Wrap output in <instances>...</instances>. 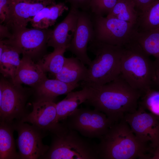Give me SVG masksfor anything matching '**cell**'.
Here are the masks:
<instances>
[{
  "mask_svg": "<svg viewBox=\"0 0 159 159\" xmlns=\"http://www.w3.org/2000/svg\"><path fill=\"white\" fill-rule=\"evenodd\" d=\"M88 87L89 96L84 103L105 114L113 123L136 111L143 94L131 87L120 74L103 85Z\"/></svg>",
  "mask_w": 159,
  "mask_h": 159,
  "instance_id": "obj_1",
  "label": "cell"
},
{
  "mask_svg": "<svg viewBox=\"0 0 159 159\" xmlns=\"http://www.w3.org/2000/svg\"><path fill=\"white\" fill-rule=\"evenodd\" d=\"M100 159H151L153 150L140 142L124 118L112 124L99 139Z\"/></svg>",
  "mask_w": 159,
  "mask_h": 159,
  "instance_id": "obj_2",
  "label": "cell"
},
{
  "mask_svg": "<svg viewBox=\"0 0 159 159\" xmlns=\"http://www.w3.org/2000/svg\"><path fill=\"white\" fill-rule=\"evenodd\" d=\"M87 50L95 56L87 68L82 87H94L113 80L121 73L122 47L92 40Z\"/></svg>",
  "mask_w": 159,
  "mask_h": 159,
  "instance_id": "obj_3",
  "label": "cell"
},
{
  "mask_svg": "<svg viewBox=\"0 0 159 159\" xmlns=\"http://www.w3.org/2000/svg\"><path fill=\"white\" fill-rule=\"evenodd\" d=\"M122 48L120 74L131 87L143 94L152 87L154 62L135 38Z\"/></svg>",
  "mask_w": 159,
  "mask_h": 159,
  "instance_id": "obj_4",
  "label": "cell"
},
{
  "mask_svg": "<svg viewBox=\"0 0 159 159\" xmlns=\"http://www.w3.org/2000/svg\"><path fill=\"white\" fill-rule=\"evenodd\" d=\"M66 126L61 132L52 135L49 148L41 159H100L97 144Z\"/></svg>",
  "mask_w": 159,
  "mask_h": 159,
  "instance_id": "obj_5",
  "label": "cell"
},
{
  "mask_svg": "<svg viewBox=\"0 0 159 159\" xmlns=\"http://www.w3.org/2000/svg\"><path fill=\"white\" fill-rule=\"evenodd\" d=\"M90 14L93 29L92 40L122 47L135 39L137 32L135 25L115 18Z\"/></svg>",
  "mask_w": 159,
  "mask_h": 159,
  "instance_id": "obj_6",
  "label": "cell"
},
{
  "mask_svg": "<svg viewBox=\"0 0 159 159\" xmlns=\"http://www.w3.org/2000/svg\"><path fill=\"white\" fill-rule=\"evenodd\" d=\"M32 91L4 77L0 81V121L13 123L27 114L25 105Z\"/></svg>",
  "mask_w": 159,
  "mask_h": 159,
  "instance_id": "obj_7",
  "label": "cell"
},
{
  "mask_svg": "<svg viewBox=\"0 0 159 159\" xmlns=\"http://www.w3.org/2000/svg\"><path fill=\"white\" fill-rule=\"evenodd\" d=\"M62 122L82 136L99 139L114 123L104 113L86 108H77Z\"/></svg>",
  "mask_w": 159,
  "mask_h": 159,
  "instance_id": "obj_8",
  "label": "cell"
},
{
  "mask_svg": "<svg viewBox=\"0 0 159 159\" xmlns=\"http://www.w3.org/2000/svg\"><path fill=\"white\" fill-rule=\"evenodd\" d=\"M124 119L138 139L153 150L152 159H159V119L139 105L136 111L126 114Z\"/></svg>",
  "mask_w": 159,
  "mask_h": 159,
  "instance_id": "obj_9",
  "label": "cell"
},
{
  "mask_svg": "<svg viewBox=\"0 0 159 159\" xmlns=\"http://www.w3.org/2000/svg\"><path fill=\"white\" fill-rule=\"evenodd\" d=\"M52 30L26 27L12 32L9 39H3L18 49L22 56L33 60L44 55Z\"/></svg>",
  "mask_w": 159,
  "mask_h": 159,
  "instance_id": "obj_10",
  "label": "cell"
},
{
  "mask_svg": "<svg viewBox=\"0 0 159 159\" xmlns=\"http://www.w3.org/2000/svg\"><path fill=\"white\" fill-rule=\"evenodd\" d=\"M13 125L18 134L16 143L20 159H41L49 148L42 142L44 135L33 125L20 121Z\"/></svg>",
  "mask_w": 159,
  "mask_h": 159,
  "instance_id": "obj_11",
  "label": "cell"
},
{
  "mask_svg": "<svg viewBox=\"0 0 159 159\" xmlns=\"http://www.w3.org/2000/svg\"><path fill=\"white\" fill-rule=\"evenodd\" d=\"M33 110L20 121L29 122L40 131L45 136L48 133L53 135L63 128V122H57L56 104L54 101L37 100L33 102Z\"/></svg>",
  "mask_w": 159,
  "mask_h": 159,
  "instance_id": "obj_12",
  "label": "cell"
},
{
  "mask_svg": "<svg viewBox=\"0 0 159 159\" xmlns=\"http://www.w3.org/2000/svg\"><path fill=\"white\" fill-rule=\"evenodd\" d=\"M56 3L55 0H11L4 24L11 32L26 28L33 17L44 7Z\"/></svg>",
  "mask_w": 159,
  "mask_h": 159,
  "instance_id": "obj_13",
  "label": "cell"
},
{
  "mask_svg": "<svg viewBox=\"0 0 159 159\" xmlns=\"http://www.w3.org/2000/svg\"><path fill=\"white\" fill-rule=\"evenodd\" d=\"M93 36V27L90 13L80 10L76 29L67 50L74 54L84 64L89 65L91 61L87 53V45Z\"/></svg>",
  "mask_w": 159,
  "mask_h": 159,
  "instance_id": "obj_14",
  "label": "cell"
},
{
  "mask_svg": "<svg viewBox=\"0 0 159 159\" xmlns=\"http://www.w3.org/2000/svg\"><path fill=\"white\" fill-rule=\"evenodd\" d=\"M80 10L70 7L65 18L52 30L47 46L54 49L67 48L75 33Z\"/></svg>",
  "mask_w": 159,
  "mask_h": 159,
  "instance_id": "obj_15",
  "label": "cell"
},
{
  "mask_svg": "<svg viewBox=\"0 0 159 159\" xmlns=\"http://www.w3.org/2000/svg\"><path fill=\"white\" fill-rule=\"evenodd\" d=\"M47 78L46 73L37 63L28 57L22 56L16 74L11 80L14 83L24 84L34 88Z\"/></svg>",
  "mask_w": 159,
  "mask_h": 159,
  "instance_id": "obj_16",
  "label": "cell"
},
{
  "mask_svg": "<svg viewBox=\"0 0 159 159\" xmlns=\"http://www.w3.org/2000/svg\"><path fill=\"white\" fill-rule=\"evenodd\" d=\"M79 86L78 83L69 84L56 78L50 79L47 77L34 88L37 100L54 102L57 96L67 94Z\"/></svg>",
  "mask_w": 159,
  "mask_h": 159,
  "instance_id": "obj_17",
  "label": "cell"
},
{
  "mask_svg": "<svg viewBox=\"0 0 159 159\" xmlns=\"http://www.w3.org/2000/svg\"><path fill=\"white\" fill-rule=\"evenodd\" d=\"M21 54L13 46L0 40V72L4 77L13 79L20 64Z\"/></svg>",
  "mask_w": 159,
  "mask_h": 159,
  "instance_id": "obj_18",
  "label": "cell"
},
{
  "mask_svg": "<svg viewBox=\"0 0 159 159\" xmlns=\"http://www.w3.org/2000/svg\"><path fill=\"white\" fill-rule=\"evenodd\" d=\"M90 93L89 87H85L80 90L67 93L64 99L56 104V122L65 120L80 105L88 99Z\"/></svg>",
  "mask_w": 159,
  "mask_h": 159,
  "instance_id": "obj_19",
  "label": "cell"
},
{
  "mask_svg": "<svg viewBox=\"0 0 159 159\" xmlns=\"http://www.w3.org/2000/svg\"><path fill=\"white\" fill-rule=\"evenodd\" d=\"M68 10L63 2H60L48 5L40 10L30 22L34 28L46 29L54 25L57 18Z\"/></svg>",
  "mask_w": 159,
  "mask_h": 159,
  "instance_id": "obj_20",
  "label": "cell"
},
{
  "mask_svg": "<svg viewBox=\"0 0 159 159\" xmlns=\"http://www.w3.org/2000/svg\"><path fill=\"white\" fill-rule=\"evenodd\" d=\"M82 62L76 57H65L63 66L55 76L56 79L72 84H78L85 79L87 68Z\"/></svg>",
  "mask_w": 159,
  "mask_h": 159,
  "instance_id": "obj_21",
  "label": "cell"
},
{
  "mask_svg": "<svg viewBox=\"0 0 159 159\" xmlns=\"http://www.w3.org/2000/svg\"><path fill=\"white\" fill-rule=\"evenodd\" d=\"M13 123L0 121V159H20L13 137Z\"/></svg>",
  "mask_w": 159,
  "mask_h": 159,
  "instance_id": "obj_22",
  "label": "cell"
},
{
  "mask_svg": "<svg viewBox=\"0 0 159 159\" xmlns=\"http://www.w3.org/2000/svg\"><path fill=\"white\" fill-rule=\"evenodd\" d=\"M135 26L138 32L159 28V0H156L144 10L138 13Z\"/></svg>",
  "mask_w": 159,
  "mask_h": 159,
  "instance_id": "obj_23",
  "label": "cell"
},
{
  "mask_svg": "<svg viewBox=\"0 0 159 159\" xmlns=\"http://www.w3.org/2000/svg\"><path fill=\"white\" fill-rule=\"evenodd\" d=\"M67 48L54 49L50 53L46 54L38 61L37 64L45 73L55 76L62 69L65 59L64 54Z\"/></svg>",
  "mask_w": 159,
  "mask_h": 159,
  "instance_id": "obj_24",
  "label": "cell"
},
{
  "mask_svg": "<svg viewBox=\"0 0 159 159\" xmlns=\"http://www.w3.org/2000/svg\"><path fill=\"white\" fill-rule=\"evenodd\" d=\"M138 15L133 0H118L106 16L116 18L135 25Z\"/></svg>",
  "mask_w": 159,
  "mask_h": 159,
  "instance_id": "obj_25",
  "label": "cell"
},
{
  "mask_svg": "<svg viewBox=\"0 0 159 159\" xmlns=\"http://www.w3.org/2000/svg\"><path fill=\"white\" fill-rule=\"evenodd\" d=\"M135 39L144 52L156 60L159 59V28L141 32H137Z\"/></svg>",
  "mask_w": 159,
  "mask_h": 159,
  "instance_id": "obj_26",
  "label": "cell"
},
{
  "mask_svg": "<svg viewBox=\"0 0 159 159\" xmlns=\"http://www.w3.org/2000/svg\"><path fill=\"white\" fill-rule=\"evenodd\" d=\"M139 105L159 119V90H148L142 95Z\"/></svg>",
  "mask_w": 159,
  "mask_h": 159,
  "instance_id": "obj_27",
  "label": "cell"
},
{
  "mask_svg": "<svg viewBox=\"0 0 159 159\" xmlns=\"http://www.w3.org/2000/svg\"><path fill=\"white\" fill-rule=\"evenodd\" d=\"M118 0H91L88 11L96 16H104L110 12Z\"/></svg>",
  "mask_w": 159,
  "mask_h": 159,
  "instance_id": "obj_28",
  "label": "cell"
},
{
  "mask_svg": "<svg viewBox=\"0 0 159 159\" xmlns=\"http://www.w3.org/2000/svg\"><path fill=\"white\" fill-rule=\"evenodd\" d=\"M69 3L70 7L82 11H88L90 3L91 0H65Z\"/></svg>",
  "mask_w": 159,
  "mask_h": 159,
  "instance_id": "obj_29",
  "label": "cell"
},
{
  "mask_svg": "<svg viewBox=\"0 0 159 159\" xmlns=\"http://www.w3.org/2000/svg\"><path fill=\"white\" fill-rule=\"evenodd\" d=\"M11 0H0V23H4L7 16L10 8Z\"/></svg>",
  "mask_w": 159,
  "mask_h": 159,
  "instance_id": "obj_30",
  "label": "cell"
},
{
  "mask_svg": "<svg viewBox=\"0 0 159 159\" xmlns=\"http://www.w3.org/2000/svg\"><path fill=\"white\" fill-rule=\"evenodd\" d=\"M156 0H133L138 13L144 10Z\"/></svg>",
  "mask_w": 159,
  "mask_h": 159,
  "instance_id": "obj_31",
  "label": "cell"
},
{
  "mask_svg": "<svg viewBox=\"0 0 159 159\" xmlns=\"http://www.w3.org/2000/svg\"><path fill=\"white\" fill-rule=\"evenodd\" d=\"M154 64V73L152 86H154L159 90V60H155Z\"/></svg>",
  "mask_w": 159,
  "mask_h": 159,
  "instance_id": "obj_32",
  "label": "cell"
},
{
  "mask_svg": "<svg viewBox=\"0 0 159 159\" xmlns=\"http://www.w3.org/2000/svg\"><path fill=\"white\" fill-rule=\"evenodd\" d=\"M12 36V33L8 27L5 24L0 25V40L4 39L5 38L9 39Z\"/></svg>",
  "mask_w": 159,
  "mask_h": 159,
  "instance_id": "obj_33",
  "label": "cell"
}]
</instances>
